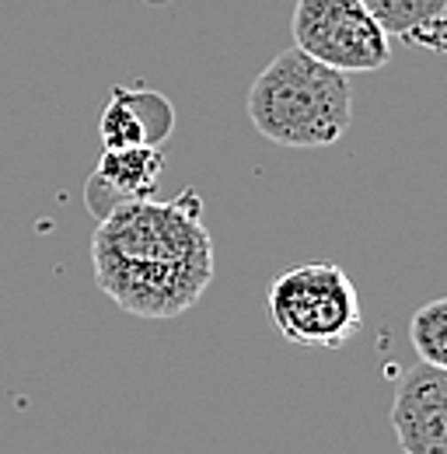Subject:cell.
Listing matches in <instances>:
<instances>
[{"instance_id": "6da1fadb", "label": "cell", "mask_w": 447, "mask_h": 454, "mask_svg": "<svg viewBox=\"0 0 447 454\" xmlns=\"http://www.w3.org/2000/svg\"><path fill=\"white\" fill-rule=\"evenodd\" d=\"M91 266L98 290L126 315L168 322L196 308L214 284V238L200 192L112 207L95 227Z\"/></svg>"}, {"instance_id": "7a4b0ae2", "label": "cell", "mask_w": 447, "mask_h": 454, "mask_svg": "<svg viewBox=\"0 0 447 454\" xmlns=\"http://www.w3.org/2000/svg\"><path fill=\"white\" fill-rule=\"evenodd\" d=\"M248 119L270 144L290 151L333 147L353 122L349 74L290 46L248 88Z\"/></svg>"}, {"instance_id": "3957f363", "label": "cell", "mask_w": 447, "mask_h": 454, "mask_svg": "<svg viewBox=\"0 0 447 454\" xmlns=\"http://www.w3.org/2000/svg\"><path fill=\"white\" fill-rule=\"evenodd\" d=\"M266 311L279 336L301 349H339L364 329L357 286L329 259L283 270L266 286Z\"/></svg>"}, {"instance_id": "277c9868", "label": "cell", "mask_w": 447, "mask_h": 454, "mask_svg": "<svg viewBox=\"0 0 447 454\" xmlns=\"http://www.w3.org/2000/svg\"><path fill=\"white\" fill-rule=\"evenodd\" d=\"M294 46L342 74H374L391 63V43L364 0H294Z\"/></svg>"}, {"instance_id": "5b68a950", "label": "cell", "mask_w": 447, "mask_h": 454, "mask_svg": "<svg viewBox=\"0 0 447 454\" xmlns=\"http://www.w3.org/2000/svg\"><path fill=\"white\" fill-rule=\"evenodd\" d=\"M391 430L402 454H447V371L416 364L391 398Z\"/></svg>"}, {"instance_id": "8992f818", "label": "cell", "mask_w": 447, "mask_h": 454, "mask_svg": "<svg viewBox=\"0 0 447 454\" xmlns=\"http://www.w3.org/2000/svg\"><path fill=\"white\" fill-rule=\"evenodd\" d=\"M165 171V154L161 147H106L98 158V168L88 178L84 200L88 210L102 221L112 207L126 200H151L161 185Z\"/></svg>"}, {"instance_id": "52a82bcc", "label": "cell", "mask_w": 447, "mask_h": 454, "mask_svg": "<svg viewBox=\"0 0 447 454\" xmlns=\"http://www.w3.org/2000/svg\"><path fill=\"white\" fill-rule=\"evenodd\" d=\"M175 129V106L161 91L147 88H112L98 115L102 147H161Z\"/></svg>"}, {"instance_id": "ba28073f", "label": "cell", "mask_w": 447, "mask_h": 454, "mask_svg": "<svg viewBox=\"0 0 447 454\" xmlns=\"http://www.w3.org/2000/svg\"><path fill=\"white\" fill-rule=\"evenodd\" d=\"M364 7L374 14L388 39H405L423 21L447 14V0H364Z\"/></svg>"}, {"instance_id": "9c48e42d", "label": "cell", "mask_w": 447, "mask_h": 454, "mask_svg": "<svg viewBox=\"0 0 447 454\" xmlns=\"http://www.w3.org/2000/svg\"><path fill=\"white\" fill-rule=\"evenodd\" d=\"M409 340H412L423 364H434V367L447 371V297L423 304L409 318Z\"/></svg>"}, {"instance_id": "30bf717a", "label": "cell", "mask_w": 447, "mask_h": 454, "mask_svg": "<svg viewBox=\"0 0 447 454\" xmlns=\"http://www.w3.org/2000/svg\"><path fill=\"white\" fill-rule=\"evenodd\" d=\"M402 43H405V46H416V50H427V53H447V14L423 21V25L412 28Z\"/></svg>"}]
</instances>
